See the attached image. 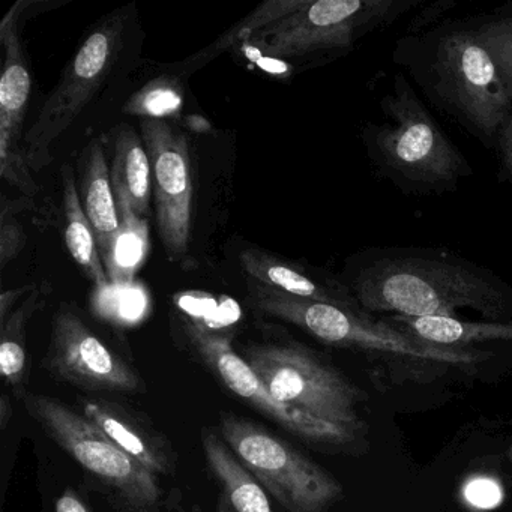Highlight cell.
Listing matches in <instances>:
<instances>
[{
    "label": "cell",
    "mask_w": 512,
    "mask_h": 512,
    "mask_svg": "<svg viewBox=\"0 0 512 512\" xmlns=\"http://www.w3.org/2000/svg\"><path fill=\"white\" fill-rule=\"evenodd\" d=\"M353 289L359 307L370 313L457 317L460 308H472L496 320L506 313L505 293L494 281L451 260H379L356 277Z\"/></svg>",
    "instance_id": "6da1fadb"
},
{
    "label": "cell",
    "mask_w": 512,
    "mask_h": 512,
    "mask_svg": "<svg viewBox=\"0 0 512 512\" xmlns=\"http://www.w3.org/2000/svg\"><path fill=\"white\" fill-rule=\"evenodd\" d=\"M247 286L248 301L254 310L298 326L329 346L379 353L433 367H466L491 356L484 350L436 346L395 325L371 320L362 311L295 298L250 278Z\"/></svg>",
    "instance_id": "7a4b0ae2"
},
{
    "label": "cell",
    "mask_w": 512,
    "mask_h": 512,
    "mask_svg": "<svg viewBox=\"0 0 512 512\" xmlns=\"http://www.w3.org/2000/svg\"><path fill=\"white\" fill-rule=\"evenodd\" d=\"M244 358L275 400L314 418L364 431L361 389L313 350L296 341H266L248 344Z\"/></svg>",
    "instance_id": "3957f363"
},
{
    "label": "cell",
    "mask_w": 512,
    "mask_h": 512,
    "mask_svg": "<svg viewBox=\"0 0 512 512\" xmlns=\"http://www.w3.org/2000/svg\"><path fill=\"white\" fill-rule=\"evenodd\" d=\"M224 442L287 512H326L343 496L328 470L256 422L220 416Z\"/></svg>",
    "instance_id": "277c9868"
},
{
    "label": "cell",
    "mask_w": 512,
    "mask_h": 512,
    "mask_svg": "<svg viewBox=\"0 0 512 512\" xmlns=\"http://www.w3.org/2000/svg\"><path fill=\"white\" fill-rule=\"evenodd\" d=\"M125 40V16L101 20L86 37L25 136V155L31 172H41L52 161L56 140L73 125L94 100L115 68Z\"/></svg>",
    "instance_id": "5b68a950"
},
{
    "label": "cell",
    "mask_w": 512,
    "mask_h": 512,
    "mask_svg": "<svg viewBox=\"0 0 512 512\" xmlns=\"http://www.w3.org/2000/svg\"><path fill=\"white\" fill-rule=\"evenodd\" d=\"M29 415L67 451L83 469L112 487L133 508L152 509L161 497L160 482L116 446L83 413L49 395L26 392L22 398Z\"/></svg>",
    "instance_id": "8992f818"
},
{
    "label": "cell",
    "mask_w": 512,
    "mask_h": 512,
    "mask_svg": "<svg viewBox=\"0 0 512 512\" xmlns=\"http://www.w3.org/2000/svg\"><path fill=\"white\" fill-rule=\"evenodd\" d=\"M181 325L191 349L233 395L280 424L293 436L310 445L328 449L352 448L358 442L362 431L314 418L275 400L244 356L233 349L227 335L190 317H182Z\"/></svg>",
    "instance_id": "52a82bcc"
},
{
    "label": "cell",
    "mask_w": 512,
    "mask_h": 512,
    "mask_svg": "<svg viewBox=\"0 0 512 512\" xmlns=\"http://www.w3.org/2000/svg\"><path fill=\"white\" fill-rule=\"evenodd\" d=\"M385 104L388 124L377 131V148L395 172L421 184H451L466 172L457 149L428 115L404 79Z\"/></svg>",
    "instance_id": "ba28073f"
},
{
    "label": "cell",
    "mask_w": 512,
    "mask_h": 512,
    "mask_svg": "<svg viewBox=\"0 0 512 512\" xmlns=\"http://www.w3.org/2000/svg\"><path fill=\"white\" fill-rule=\"evenodd\" d=\"M142 139L152 167L157 229L173 263H190L193 233V160L190 143L167 119H143Z\"/></svg>",
    "instance_id": "9c48e42d"
},
{
    "label": "cell",
    "mask_w": 512,
    "mask_h": 512,
    "mask_svg": "<svg viewBox=\"0 0 512 512\" xmlns=\"http://www.w3.org/2000/svg\"><path fill=\"white\" fill-rule=\"evenodd\" d=\"M43 367L59 382L85 391L139 394L146 389L140 374L71 310L53 317Z\"/></svg>",
    "instance_id": "30bf717a"
},
{
    "label": "cell",
    "mask_w": 512,
    "mask_h": 512,
    "mask_svg": "<svg viewBox=\"0 0 512 512\" xmlns=\"http://www.w3.org/2000/svg\"><path fill=\"white\" fill-rule=\"evenodd\" d=\"M383 0H317L248 38L260 52L293 59L319 50L352 46L356 29L385 14Z\"/></svg>",
    "instance_id": "8fae6325"
},
{
    "label": "cell",
    "mask_w": 512,
    "mask_h": 512,
    "mask_svg": "<svg viewBox=\"0 0 512 512\" xmlns=\"http://www.w3.org/2000/svg\"><path fill=\"white\" fill-rule=\"evenodd\" d=\"M29 2L19 0L0 22L4 65L0 77V176L25 197L37 193L25 155V121L32 92L31 67L22 40V25Z\"/></svg>",
    "instance_id": "7c38bea8"
},
{
    "label": "cell",
    "mask_w": 512,
    "mask_h": 512,
    "mask_svg": "<svg viewBox=\"0 0 512 512\" xmlns=\"http://www.w3.org/2000/svg\"><path fill=\"white\" fill-rule=\"evenodd\" d=\"M439 71L455 107L482 133H497L512 100L478 34L448 35L440 49Z\"/></svg>",
    "instance_id": "4fadbf2b"
},
{
    "label": "cell",
    "mask_w": 512,
    "mask_h": 512,
    "mask_svg": "<svg viewBox=\"0 0 512 512\" xmlns=\"http://www.w3.org/2000/svg\"><path fill=\"white\" fill-rule=\"evenodd\" d=\"M83 416L152 475H172L176 458L169 440L133 410L106 398H80Z\"/></svg>",
    "instance_id": "5bb4252c"
},
{
    "label": "cell",
    "mask_w": 512,
    "mask_h": 512,
    "mask_svg": "<svg viewBox=\"0 0 512 512\" xmlns=\"http://www.w3.org/2000/svg\"><path fill=\"white\" fill-rule=\"evenodd\" d=\"M79 196L83 211L98 239L101 260L109 257L121 229L118 202L113 193L109 164L100 140H94L80 160Z\"/></svg>",
    "instance_id": "9a60e30c"
},
{
    "label": "cell",
    "mask_w": 512,
    "mask_h": 512,
    "mask_svg": "<svg viewBox=\"0 0 512 512\" xmlns=\"http://www.w3.org/2000/svg\"><path fill=\"white\" fill-rule=\"evenodd\" d=\"M239 260H241L242 269L248 278L263 284V286L271 287V289L295 296V298L337 305V307L347 308V310L362 311L356 299L347 295L340 287L320 283L301 271L298 266L283 262L266 251L256 250V248L247 250L241 254Z\"/></svg>",
    "instance_id": "2e32d148"
},
{
    "label": "cell",
    "mask_w": 512,
    "mask_h": 512,
    "mask_svg": "<svg viewBox=\"0 0 512 512\" xmlns=\"http://www.w3.org/2000/svg\"><path fill=\"white\" fill-rule=\"evenodd\" d=\"M203 452L221 487L223 512H275L259 479L211 430H203Z\"/></svg>",
    "instance_id": "e0dca14e"
},
{
    "label": "cell",
    "mask_w": 512,
    "mask_h": 512,
    "mask_svg": "<svg viewBox=\"0 0 512 512\" xmlns=\"http://www.w3.org/2000/svg\"><path fill=\"white\" fill-rule=\"evenodd\" d=\"M110 179L118 205L146 220L152 194L151 160L142 137L128 125L115 130Z\"/></svg>",
    "instance_id": "ac0fdd59"
},
{
    "label": "cell",
    "mask_w": 512,
    "mask_h": 512,
    "mask_svg": "<svg viewBox=\"0 0 512 512\" xmlns=\"http://www.w3.org/2000/svg\"><path fill=\"white\" fill-rule=\"evenodd\" d=\"M62 205H64L65 245L71 257L80 266L88 280L94 284L95 289L100 292L110 289L112 283L101 260L97 235L83 211L76 176L68 164L62 167Z\"/></svg>",
    "instance_id": "d6986e66"
},
{
    "label": "cell",
    "mask_w": 512,
    "mask_h": 512,
    "mask_svg": "<svg viewBox=\"0 0 512 512\" xmlns=\"http://www.w3.org/2000/svg\"><path fill=\"white\" fill-rule=\"evenodd\" d=\"M392 322L413 337L436 346L467 349L470 344L512 341V322H466L458 317L440 316H395Z\"/></svg>",
    "instance_id": "ffe728a7"
},
{
    "label": "cell",
    "mask_w": 512,
    "mask_h": 512,
    "mask_svg": "<svg viewBox=\"0 0 512 512\" xmlns=\"http://www.w3.org/2000/svg\"><path fill=\"white\" fill-rule=\"evenodd\" d=\"M41 304V290L35 289L22 304L10 314L7 322L0 325V374L5 385L13 389L22 400L25 397L29 380V356L26 334L35 311Z\"/></svg>",
    "instance_id": "44dd1931"
},
{
    "label": "cell",
    "mask_w": 512,
    "mask_h": 512,
    "mask_svg": "<svg viewBox=\"0 0 512 512\" xmlns=\"http://www.w3.org/2000/svg\"><path fill=\"white\" fill-rule=\"evenodd\" d=\"M121 229L104 268L112 286H125L133 280L134 272L142 265L148 247V224L127 206L118 205Z\"/></svg>",
    "instance_id": "7402d4cb"
},
{
    "label": "cell",
    "mask_w": 512,
    "mask_h": 512,
    "mask_svg": "<svg viewBox=\"0 0 512 512\" xmlns=\"http://www.w3.org/2000/svg\"><path fill=\"white\" fill-rule=\"evenodd\" d=\"M307 2L308 0H269V2H265L257 10H254L250 16L245 17L241 23H238L235 28L224 34L220 40L215 41L214 44L206 47L202 52L196 53L193 58L179 64V71L181 73H194V71L209 64L212 59L220 56L224 50L229 49L236 41L248 40L256 32L268 28L272 23L284 19L295 11L301 10Z\"/></svg>",
    "instance_id": "603a6c76"
},
{
    "label": "cell",
    "mask_w": 512,
    "mask_h": 512,
    "mask_svg": "<svg viewBox=\"0 0 512 512\" xmlns=\"http://www.w3.org/2000/svg\"><path fill=\"white\" fill-rule=\"evenodd\" d=\"M182 107L181 86L172 79H158L140 89L127 104L125 112L143 119H166Z\"/></svg>",
    "instance_id": "cb8c5ba5"
},
{
    "label": "cell",
    "mask_w": 512,
    "mask_h": 512,
    "mask_svg": "<svg viewBox=\"0 0 512 512\" xmlns=\"http://www.w3.org/2000/svg\"><path fill=\"white\" fill-rule=\"evenodd\" d=\"M476 34L493 58L512 100V19L487 23Z\"/></svg>",
    "instance_id": "d4e9b609"
},
{
    "label": "cell",
    "mask_w": 512,
    "mask_h": 512,
    "mask_svg": "<svg viewBox=\"0 0 512 512\" xmlns=\"http://www.w3.org/2000/svg\"><path fill=\"white\" fill-rule=\"evenodd\" d=\"M28 208V197L25 199L2 203L0 214V266L7 268L13 262L26 245V233L17 221L16 215Z\"/></svg>",
    "instance_id": "484cf974"
},
{
    "label": "cell",
    "mask_w": 512,
    "mask_h": 512,
    "mask_svg": "<svg viewBox=\"0 0 512 512\" xmlns=\"http://www.w3.org/2000/svg\"><path fill=\"white\" fill-rule=\"evenodd\" d=\"M464 497L476 508H493L502 499V491L494 479L475 476L464 485Z\"/></svg>",
    "instance_id": "4316f807"
},
{
    "label": "cell",
    "mask_w": 512,
    "mask_h": 512,
    "mask_svg": "<svg viewBox=\"0 0 512 512\" xmlns=\"http://www.w3.org/2000/svg\"><path fill=\"white\" fill-rule=\"evenodd\" d=\"M500 152H502L503 163H505L506 169H508L509 175L512 176V115L509 113L506 116L503 124L500 125L499 131Z\"/></svg>",
    "instance_id": "83f0119b"
},
{
    "label": "cell",
    "mask_w": 512,
    "mask_h": 512,
    "mask_svg": "<svg viewBox=\"0 0 512 512\" xmlns=\"http://www.w3.org/2000/svg\"><path fill=\"white\" fill-rule=\"evenodd\" d=\"M35 289H37L35 286H26L4 292V295L0 298V325L7 322L8 317H10V314L14 311V305L22 301L26 293H32Z\"/></svg>",
    "instance_id": "f1b7e54d"
},
{
    "label": "cell",
    "mask_w": 512,
    "mask_h": 512,
    "mask_svg": "<svg viewBox=\"0 0 512 512\" xmlns=\"http://www.w3.org/2000/svg\"><path fill=\"white\" fill-rule=\"evenodd\" d=\"M56 512H92L76 491L65 490L56 502Z\"/></svg>",
    "instance_id": "f546056e"
},
{
    "label": "cell",
    "mask_w": 512,
    "mask_h": 512,
    "mask_svg": "<svg viewBox=\"0 0 512 512\" xmlns=\"http://www.w3.org/2000/svg\"><path fill=\"white\" fill-rule=\"evenodd\" d=\"M13 419V404H11L8 394H2L0 398V428L5 430Z\"/></svg>",
    "instance_id": "4dcf8cb0"
},
{
    "label": "cell",
    "mask_w": 512,
    "mask_h": 512,
    "mask_svg": "<svg viewBox=\"0 0 512 512\" xmlns=\"http://www.w3.org/2000/svg\"><path fill=\"white\" fill-rule=\"evenodd\" d=\"M128 512H155L154 509L148 508H131Z\"/></svg>",
    "instance_id": "1f68e13d"
},
{
    "label": "cell",
    "mask_w": 512,
    "mask_h": 512,
    "mask_svg": "<svg viewBox=\"0 0 512 512\" xmlns=\"http://www.w3.org/2000/svg\"><path fill=\"white\" fill-rule=\"evenodd\" d=\"M509 457H511V460H512V446H511V449H509Z\"/></svg>",
    "instance_id": "d6a6232c"
}]
</instances>
